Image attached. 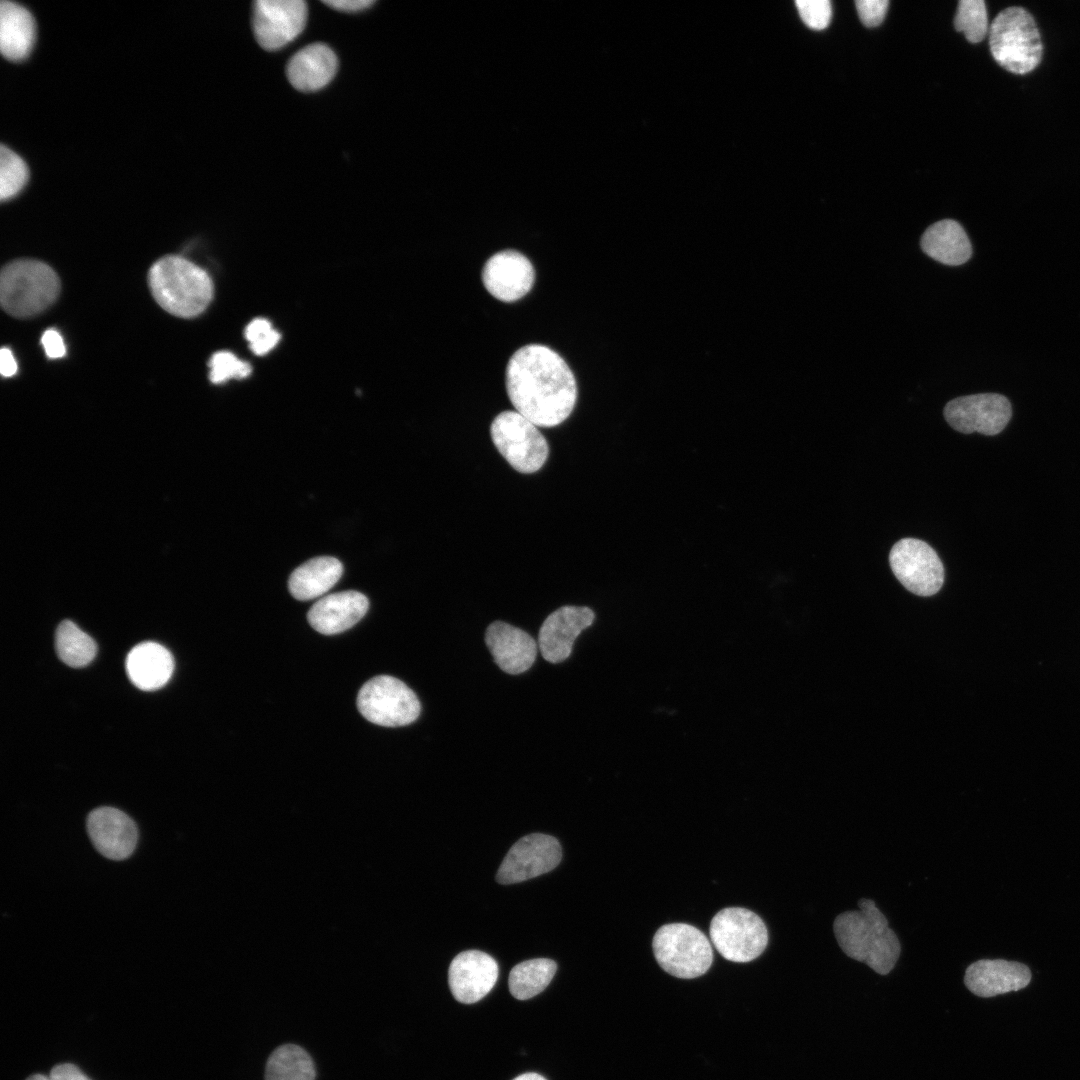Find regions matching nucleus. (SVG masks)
Masks as SVG:
<instances>
[{"label": "nucleus", "mask_w": 1080, "mask_h": 1080, "mask_svg": "<svg viewBox=\"0 0 1080 1080\" xmlns=\"http://www.w3.org/2000/svg\"><path fill=\"white\" fill-rule=\"evenodd\" d=\"M50 1080H91L78 1067L71 1063L58 1064L49 1074Z\"/></svg>", "instance_id": "obj_36"}, {"label": "nucleus", "mask_w": 1080, "mask_h": 1080, "mask_svg": "<svg viewBox=\"0 0 1080 1080\" xmlns=\"http://www.w3.org/2000/svg\"><path fill=\"white\" fill-rule=\"evenodd\" d=\"M59 292L58 275L41 261L14 260L1 271V305L14 317H31L44 311L56 300Z\"/></svg>", "instance_id": "obj_5"}, {"label": "nucleus", "mask_w": 1080, "mask_h": 1080, "mask_svg": "<svg viewBox=\"0 0 1080 1080\" xmlns=\"http://www.w3.org/2000/svg\"><path fill=\"white\" fill-rule=\"evenodd\" d=\"M562 856L558 840L533 833L520 838L502 861L496 880L500 884L519 883L554 869Z\"/></svg>", "instance_id": "obj_13"}, {"label": "nucleus", "mask_w": 1080, "mask_h": 1080, "mask_svg": "<svg viewBox=\"0 0 1080 1080\" xmlns=\"http://www.w3.org/2000/svg\"><path fill=\"white\" fill-rule=\"evenodd\" d=\"M307 16L302 0L255 1L252 27L256 41L265 50H279L302 33Z\"/></svg>", "instance_id": "obj_12"}, {"label": "nucleus", "mask_w": 1080, "mask_h": 1080, "mask_svg": "<svg viewBox=\"0 0 1080 1080\" xmlns=\"http://www.w3.org/2000/svg\"><path fill=\"white\" fill-rule=\"evenodd\" d=\"M1031 980L1030 969L1019 962L1004 959H981L968 966L966 987L979 997H994L1025 988Z\"/></svg>", "instance_id": "obj_18"}, {"label": "nucleus", "mask_w": 1080, "mask_h": 1080, "mask_svg": "<svg viewBox=\"0 0 1080 1080\" xmlns=\"http://www.w3.org/2000/svg\"><path fill=\"white\" fill-rule=\"evenodd\" d=\"M855 5L863 25L874 27L883 21L888 9L889 1L857 0L855 1Z\"/></svg>", "instance_id": "obj_34"}, {"label": "nucleus", "mask_w": 1080, "mask_h": 1080, "mask_svg": "<svg viewBox=\"0 0 1080 1080\" xmlns=\"http://www.w3.org/2000/svg\"><path fill=\"white\" fill-rule=\"evenodd\" d=\"M947 423L964 434L978 432L986 436L999 434L1012 416V406L1004 395L978 393L950 400L943 410Z\"/></svg>", "instance_id": "obj_11"}, {"label": "nucleus", "mask_w": 1080, "mask_h": 1080, "mask_svg": "<svg viewBox=\"0 0 1080 1080\" xmlns=\"http://www.w3.org/2000/svg\"><path fill=\"white\" fill-rule=\"evenodd\" d=\"M357 707L369 722L385 727L408 725L421 711L416 694L404 682L389 675L368 680L359 690Z\"/></svg>", "instance_id": "obj_9"}, {"label": "nucleus", "mask_w": 1080, "mask_h": 1080, "mask_svg": "<svg viewBox=\"0 0 1080 1080\" xmlns=\"http://www.w3.org/2000/svg\"><path fill=\"white\" fill-rule=\"evenodd\" d=\"M922 251L948 266H959L972 256V245L962 225L953 219L931 224L920 239Z\"/></svg>", "instance_id": "obj_23"}, {"label": "nucleus", "mask_w": 1080, "mask_h": 1080, "mask_svg": "<svg viewBox=\"0 0 1080 1080\" xmlns=\"http://www.w3.org/2000/svg\"><path fill=\"white\" fill-rule=\"evenodd\" d=\"M343 572L341 562L330 556L310 559L297 567L288 581L292 596L300 601L317 598L330 590Z\"/></svg>", "instance_id": "obj_25"}, {"label": "nucleus", "mask_w": 1080, "mask_h": 1080, "mask_svg": "<svg viewBox=\"0 0 1080 1080\" xmlns=\"http://www.w3.org/2000/svg\"><path fill=\"white\" fill-rule=\"evenodd\" d=\"M26 1080H50L49 1077L42 1074H34L28 1077Z\"/></svg>", "instance_id": "obj_40"}, {"label": "nucleus", "mask_w": 1080, "mask_h": 1080, "mask_svg": "<svg viewBox=\"0 0 1080 1080\" xmlns=\"http://www.w3.org/2000/svg\"><path fill=\"white\" fill-rule=\"evenodd\" d=\"M556 963L548 958H536L515 965L509 974V990L518 1000L530 999L542 992L553 979Z\"/></svg>", "instance_id": "obj_27"}, {"label": "nucleus", "mask_w": 1080, "mask_h": 1080, "mask_svg": "<svg viewBox=\"0 0 1080 1080\" xmlns=\"http://www.w3.org/2000/svg\"><path fill=\"white\" fill-rule=\"evenodd\" d=\"M795 4L801 19L808 27L822 30L828 26L832 15L829 0H797Z\"/></svg>", "instance_id": "obj_33"}, {"label": "nucleus", "mask_w": 1080, "mask_h": 1080, "mask_svg": "<svg viewBox=\"0 0 1080 1080\" xmlns=\"http://www.w3.org/2000/svg\"><path fill=\"white\" fill-rule=\"evenodd\" d=\"M513 1080H546V1079L540 1074L530 1072V1073L521 1074V1075L517 1076L516 1078H514Z\"/></svg>", "instance_id": "obj_39"}, {"label": "nucleus", "mask_w": 1080, "mask_h": 1080, "mask_svg": "<svg viewBox=\"0 0 1080 1080\" xmlns=\"http://www.w3.org/2000/svg\"><path fill=\"white\" fill-rule=\"evenodd\" d=\"M210 381L219 384L229 379H242L251 373V366L228 351H219L209 361Z\"/></svg>", "instance_id": "obj_31"}, {"label": "nucleus", "mask_w": 1080, "mask_h": 1080, "mask_svg": "<svg viewBox=\"0 0 1080 1080\" xmlns=\"http://www.w3.org/2000/svg\"><path fill=\"white\" fill-rule=\"evenodd\" d=\"M245 338L256 355H264L277 345L280 334L268 320L257 318L247 325Z\"/></svg>", "instance_id": "obj_32"}, {"label": "nucleus", "mask_w": 1080, "mask_h": 1080, "mask_svg": "<svg viewBox=\"0 0 1080 1080\" xmlns=\"http://www.w3.org/2000/svg\"><path fill=\"white\" fill-rule=\"evenodd\" d=\"M486 645L501 670L516 675L528 670L537 655V643L525 631L502 621L491 623Z\"/></svg>", "instance_id": "obj_19"}, {"label": "nucleus", "mask_w": 1080, "mask_h": 1080, "mask_svg": "<svg viewBox=\"0 0 1080 1080\" xmlns=\"http://www.w3.org/2000/svg\"><path fill=\"white\" fill-rule=\"evenodd\" d=\"M148 284L156 302L168 313L191 318L202 313L213 298V283L206 271L180 256L155 262Z\"/></svg>", "instance_id": "obj_3"}, {"label": "nucleus", "mask_w": 1080, "mask_h": 1080, "mask_svg": "<svg viewBox=\"0 0 1080 1080\" xmlns=\"http://www.w3.org/2000/svg\"><path fill=\"white\" fill-rule=\"evenodd\" d=\"M0 372L4 377H11L17 372L16 360L8 348H2L0 351Z\"/></svg>", "instance_id": "obj_38"}, {"label": "nucleus", "mask_w": 1080, "mask_h": 1080, "mask_svg": "<svg viewBox=\"0 0 1080 1080\" xmlns=\"http://www.w3.org/2000/svg\"><path fill=\"white\" fill-rule=\"evenodd\" d=\"M955 29L971 43L983 40L989 32L986 5L983 0H961L954 17Z\"/></svg>", "instance_id": "obj_29"}, {"label": "nucleus", "mask_w": 1080, "mask_h": 1080, "mask_svg": "<svg viewBox=\"0 0 1080 1080\" xmlns=\"http://www.w3.org/2000/svg\"><path fill=\"white\" fill-rule=\"evenodd\" d=\"M55 647L59 658L73 668L88 665L97 651L94 640L69 620L59 624L55 634Z\"/></svg>", "instance_id": "obj_28"}, {"label": "nucleus", "mask_w": 1080, "mask_h": 1080, "mask_svg": "<svg viewBox=\"0 0 1080 1080\" xmlns=\"http://www.w3.org/2000/svg\"><path fill=\"white\" fill-rule=\"evenodd\" d=\"M508 397L518 413L540 427L564 422L574 409L577 385L565 360L551 348L528 344L508 361Z\"/></svg>", "instance_id": "obj_1"}, {"label": "nucleus", "mask_w": 1080, "mask_h": 1080, "mask_svg": "<svg viewBox=\"0 0 1080 1080\" xmlns=\"http://www.w3.org/2000/svg\"><path fill=\"white\" fill-rule=\"evenodd\" d=\"M316 1068L309 1053L296 1044H283L269 1056L265 1080H315Z\"/></svg>", "instance_id": "obj_26"}, {"label": "nucleus", "mask_w": 1080, "mask_h": 1080, "mask_svg": "<svg viewBox=\"0 0 1080 1080\" xmlns=\"http://www.w3.org/2000/svg\"><path fill=\"white\" fill-rule=\"evenodd\" d=\"M41 343L49 358H61L66 354L64 341L59 332L54 329L46 330L43 333Z\"/></svg>", "instance_id": "obj_35"}, {"label": "nucleus", "mask_w": 1080, "mask_h": 1080, "mask_svg": "<svg viewBox=\"0 0 1080 1080\" xmlns=\"http://www.w3.org/2000/svg\"><path fill=\"white\" fill-rule=\"evenodd\" d=\"M86 827L93 846L110 860H124L136 848V823L117 808L103 806L92 810L87 816Z\"/></svg>", "instance_id": "obj_14"}, {"label": "nucleus", "mask_w": 1080, "mask_h": 1080, "mask_svg": "<svg viewBox=\"0 0 1080 1080\" xmlns=\"http://www.w3.org/2000/svg\"><path fill=\"white\" fill-rule=\"evenodd\" d=\"M29 169L26 162L13 150L0 147V199H11L26 185Z\"/></svg>", "instance_id": "obj_30"}, {"label": "nucleus", "mask_w": 1080, "mask_h": 1080, "mask_svg": "<svg viewBox=\"0 0 1080 1080\" xmlns=\"http://www.w3.org/2000/svg\"><path fill=\"white\" fill-rule=\"evenodd\" d=\"M858 906L859 910L835 918L833 931L838 945L848 957L886 975L900 956V941L872 899L861 898Z\"/></svg>", "instance_id": "obj_2"}, {"label": "nucleus", "mask_w": 1080, "mask_h": 1080, "mask_svg": "<svg viewBox=\"0 0 1080 1080\" xmlns=\"http://www.w3.org/2000/svg\"><path fill=\"white\" fill-rule=\"evenodd\" d=\"M338 68L334 51L323 43H313L297 51L288 61L286 75L301 92H315L328 85Z\"/></svg>", "instance_id": "obj_21"}, {"label": "nucleus", "mask_w": 1080, "mask_h": 1080, "mask_svg": "<svg viewBox=\"0 0 1080 1080\" xmlns=\"http://www.w3.org/2000/svg\"><path fill=\"white\" fill-rule=\"evenodd\" d=\"M36 35L33 15L24 6L4 0L0 4V49L11 61H21L30 54Z\"/></svg>", "instance_id": "obj_24"}, {"label": "nucleus", "mask_w": 1080, "mask_h": 1080, "mask_svg": "<svg viewBox=\"0 0 1080 1080\" xmlns=\"http://www.w3.org/2000/svg\"><path fill=\"white\" fill-rule=\"evenodd\" d=\"M498 978V965L489 954L479 950L459 953L451 962L448 982L454 998L464 1004L484 998Z\"/></svg>", "instance_id": "obj_16"}, {"label": "nucleus", "mask_w": 1080, "mask_h": 1080, "mask_svg": "<svg viewBox=\"0 0 1080 1080\" xmlns=\"http://www.w3.org/2000/svg\"><path fill=\"white\" fill-rule=\"evenodd\" d=\"M594 612L588 607L563 606L552 612L543 622L538 635V647L543 658L559 663L569 657L577 636L594 621Z\"/></svg>", "instance_id": "obj_17"}, {"label": "nucleus", "mask_w": 1080, "mask_h": 1080, "mask_svg": "<svg viewBox=\"0 0 1080 1080\" xmlns=\"http://www.w3.org/2000/svg\"><path fill=\"white\" fill-rule=\"evenodd\" d=\"M490 435L499 453L520 473H534L547 460L546 439L535 424L517 411L499 413L491 423Z\"/></svg>", "instance_id": "obj_7"}, {"label": "nucleus", "mask_w": 1080, "mask_h": 1080, "mask_svg": "<svg viewBox=\"0 0 1080 1080\" xmlns=\"http://www.w3.org/2000/svg\"><path fill=\"white\" fill-rule=\"evenodd\" d=\"M369 607L367 597L354 590L329 594L315 602L307 614L310 626L324 635L344 632L359 622Z\"/></svg>", "instance_id": "obj_20"}, {"label": "nucleus", "mask_w": 1080, "mask_h": 1080, "mask_svg": "<svg viewBox=\"0 0 1080 1080\" xmlns=\"http://www.w3.org/2000/svg\"><path fill=\"white\" fill-rule=\"evenodd\" d=\"M652 948L661 968L682 979L705 974L713 962L709 939L701 930L686 923L660 927L653 937Z\"/></svg>", "instance_id": "obj_6"}, {"label": "nucleus", "mask_w": 1080, "mask_h": 1080, "mask_svg": "<svg viewBox=\"0 0 1080 1080\" xmlns=\"http://www.w3.org/2000/svg\"><path fill=\"white\" fill-rule=\"evenodd\" d=\"M328 7L347 13L360 12L375 4L373 0H332L323 1Z\"/></svg>", "instance_id": "obj_37"}, {"label": "nucleus", "mask_w": 1080, "mask_h": 1080, "mask_svg": "<svg viewBox=\"0 0 1080 1080\" xmlns=\"http://www.w3.org/2000/svg\"><path fill=\"white\" fill-rule=\"evenodd\" d=\"M989 45L994 60L1005 70L1026 74L1041 61L1043 44L1033 16L1024 8L1002 10L989 27Z\"/></svg>", "instance_id": "obj_4"}, {"label": "nucleus", "mask_w": 1080, "mask_h": 1080, "mask_svg": "<svg viewBox=\"0 0 1080 1080\" xmlns=\"http://www.w3.org/2000/svg\"><path fill=\"white\" fill-rule=\"evenodd\" d=\"M174 669L171 653L156 642H143L133 647L126 658V671L139 689L152 691L164 686Z\"/></svg>", "instance_id": "obj_22"}, {"label": "nucleus", "mask_w": 1080, "mask_h": 1080, "mask_svg": "<svg viewBox=\"0 0 1080 1080\" xmlns=\"http://www.w3.org/2000/svg\"><path fill=\"white\" fill-rule=\"evenodd\" d=\"M890 567L899 582L918 596H932L944 582V566L936 551L916 538H903L889 553Z\"/></svg>", "instance_id": "obj_10"}, {"label": "nucleus", "mask_w": 1080, "mask_h": 1080, "mask_svg": "<svg viewBox=\"0 0 1080 1080\" xmlns=\"http://www.w3.org/2000/svg\"><path fill=\"white\" fill-rule=\"evenodd\" d=\"M710 939L725 959L743 963L754 960L765 950L768 930L756 913L728 907L712 918Z\"/></svg>", "instance_id": "obj_8"}, {"label": "nucleus", "mask_w": 1080, "mask_h": 1080, "mask_svg": "<svg viewBox=\"0 0 1080 1080\" xmlns=\"http://www.w3.org/2000/svg\"><path fill=\"white\" fill-rule=\"evenodd\" d=\"M486 290L503 302H514L532 288L535 271L530 260L515 250H503L492 255L482 269Z\"/></svg>", "instance_id": "obj_15"}]
</instances>
